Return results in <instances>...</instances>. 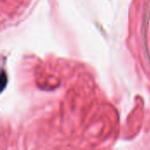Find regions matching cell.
<instances>
[{
	"label": "cell",
	"mask_w": 150,
	"mask_h": 150,
	"mask_svg": "<svg viewBox=\"0 0 150 150\" xmlns=\"http://www.w3.org/2000/svg\"><path fill=\"white\" fill-rule=\"evenodd\" d=\"M5 72L3 70V72H2V76H1V86H2V90H4V86H5V84H4V82H6L5 80H7V78L5 77V74H4Z\"/></svg>",
	"instance_id": "obj_1"
}]
</instances>
